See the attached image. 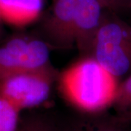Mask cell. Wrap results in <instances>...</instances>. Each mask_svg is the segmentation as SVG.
<instances>
[{
	"mask_svg": "<svg viewBox=\"0 0 131 131\" xmlns=\"http://www.w3.org/2000/svg\"><path fill=\"white\" fill-rule=\"evenodd\" d=\"M119 84L117 77L92 56L73 63L59 77L64 98L76 108L88 113L112 106Z\"/></svg>",
	"mask_w": 131,
	"mask_h": 131,
	"instance_id": "7a4b0ae2",
	"label": "cell"
},
{
	"mask_svg": "<svg viewBox=\"0 0 131 131\" xmlns=\"http://www.w3.org/2000/svg\"><path fill=\"white\" fill-rule=\"evenodd\" d=\"M2 34V21L0 20V37H1Z\"/></svg>",
	"mask_w": 131,
	"mask_h": 131,
	"instance_id": "7c38bea8",
	"label": "cell"
},
{
	"mask_svg": "<svg viewBox=\"0 0 131 131\" xmlns=\"http://www.w3.org/2000/svg\"><path fill=\"white\" fill-rule=\"evenodd\" d=\"M18 131H56L55 127L46 119L40 117L28 118L22 124Z\"/></svg>",
	"mask_w": 131,
	"mask_h": 131,
	"instance_id": "9c48e42d",
	"label": "cell"
},
{
	"mask_svg": "<svg viewBox=\"0 0 131 131\" xmlns=\"http://www.w3.org/2000/svg\"><path fill=\"white\" fill-rule=\"evenodd\" d=\"M103 9L116 13L127 9L131 5V0H98Z\"/></svg>",
	"mask_w": 131,
	"mask_h": 131,
	"instance_id": "8fae6325",
	"label": "cell"
},
{
	"mask_svg": "<svg viewBox=\"0 0 131 131\" xmlns=\"http://www.w3.org/2000/svg\"><path fill=\"white\" fill-rule=\"evenodd\" d=\"M45 0H0L2 22L23 26L40 18Z\"/></svg>",
	"mask_w": 131,
	"mask_h": 131,
	"instance_id": "8992f818",
	"label": "cell"
},
{
	"mask_svg": "<svg viewBox=\"0 0 131 131\" xmlns=\"http://www.w3.org/2000/svg\"><path fill=\"white\" fill-rule=\"evenodd\" d=\"M112 106L117 110L121 117L131 120V74L119 84L117 95Z\"/></svg>",
	"mask_w": 131,
	"mask_h": 131,
	"instance_id": "52a82bcc",
	"label": "cell"
},
{
	"mask_svg": "<svg viewBox=\"0 0 131 131\" xmlns=\"http://www.w3.org/2000/svg\"><path fill=\"white\" fill-rule=\"evenodd\" d=\"M103 9L98 0H55L43 28L53 45L77 46L90 56Z\"/></svg>",
	"mask_w": 131,
	"mask_h": 131,
	"instance_id": "6da1fadb",
	"label": "cell"
},
{
	"mask_svg": "<svg viewBox=\"0 0 131 131\" xmlns=\"http://www.w3.org/2000/svg\"><path fill=\"white\" fill-rule=\"evenodd\" d=\"M90 56L118 80L131 74V26L116 16H103Z\"/></svg>",
	"mask_w": 131,
	"mask_h": 131,
	"instance_id": "3957f363",
	"label": "cell"
},
{
	"mask_svg": "<svg viewBox=\"0 0 131 131\" xmlns=\"http://www.w3.org/2000/svg\"><path fill=\"white\" fill-rule=\"evenodd\" d=\"M20 112L14 104L0 96V131H18Z\"/></svg>",
	"mask_w": 131,
	"mask_h": 131,
	"instance_id": "ba28073f",
	"label": "cell"
},
{
	"mask_svg": "<svg viewBox=\"0 0 131 131\" xmlns=\"http://www.w3.org/2000/svg\"><path fill=\"white\" fill-rule=\"evenodd\" d=\"M49 66V47L40 39L20 36L0 45V78Z\"/></svg>",
	"mask_w": 131,
	"mask_h": 131,
	"instance_id": "5b68a950",
	"label": "cell"
},
{
	"mask_svg": "<svg viewBox=\"0 0 131 131\" xmlns=\"http://www.w3.org/2000/svg\"><path fill=\"white\" fill-rule=\"evenodd\" d=\"M129 121L119 117L116 119L101 122L98 126L90 131H131L129 127Z\"/></svg>",
	"mask_w": 131,
	"mask_h": 131,
	"instance_id": "30bf717a",
	"label": "cell"
},
{
	"mask_svg": "<svg viewBox=\"0 0 131 131\" xmlns=\"http://www.w3.org/2000/svg\"><path fill=\"white\" fill-rule=\"evenodd\" d=\"M56 73L51 65L0 78V96L20 111L42 104L47 100Z\"/></svg>",
	"mask_w": 131,
	"mask_h": 131,
	"instance_id": "277c9868",
	"label": "cell"
}]
</instances>
